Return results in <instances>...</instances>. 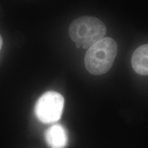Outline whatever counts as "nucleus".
Listing matches in <instances>:
<instances>
[{
	"label": "nucleus",
	"instance_id": "39448f33",
	"mask_svg": "<svg viewBox=\"0 0 148 148\" xmlns=\"http://www.w3.org/2000/svg\"><path fill=\"white\" fill-rule=\"evenodd\" d=\"M131 62L136 73L142 75H148V44L136 48L132 54Z\"/></svg>",
	"mask_w": 148,
	"mask_h": 148
},
{
	"label": "nucleus",
	"instance_id": "7ed1b4c3",
	"mask_svg": "<svg viewBox=\"0 0 148 148\" xmlns=\"http://www.w3.org/2000/svg\"><path fill=\"white\" fill-rule=\"evenodd\" d=\"M63 96L55 91H47L40 96L36 103L35 114L40 122L51 123L60 119L63 110Z\"/></svg>",
	"mask_w": 148,
	"mask_h": 148
},
{
	"label": "nucleus",
	"instance_id": "f03ea898",
	"mask_svg": "<svg viewBox=\"0 0 148 148\" xmlns=\"http://www.w3.org/2000/svg\"><path fill=\"white\" fill-rule=\"evenodd\" d=\"M106 27L99 18L93 16H82L74 20L70 25V38L76 43V47L89 48L104 38Z\"/></svg>",
	"mask_w": 148,
	"mask_h": 148
},
{
	"label": "nucleus",
	"instance_id": "f257e3e1",
	"mask_svg": "<svg viewBox=\"0 0 148 148\" xmlns=\"http://www.w3.org/2000/svg\"><path fill=\"white\" fill-rule=\"evenodd\" d=\"M116 42L104 37L88 49L85 55L86 69L92 75H102L112 67L117 53Z\"/></svg>",
	"mask_w": 148,
	"mask_h": 148
},
{
	"label": "nucleus",
	"instance_id": "423d86ee",
	"mask_svg": "<svg viewBox=\"0 0 148 148\" xmlns=\"http://www.w3.org/2000/svg\"><path fill=\"white\" fill-rule=\"evenodd\" d=\"M2 45H3V40H2V38H1V35H0V50H1Z\"/></svg>",
	"mask_w": 148,
	"mask_h": 148
},
{
	"label": "nucleus",
	"instance_id": "20e7f679",
	"mask_svg": "<svg viewBox=\"0 0 148 148\" xmlns=\"http://www.w3.org/2000/svg\"><path fill=\"white\" fill-rule=\"evenodd\" d=\"M45 138L47 145L51 148H65L68 143L66 130L59 124L52 125L47 129Z\"/></svg>",
	"mask_w": 148,
	"mask_h": 148
}]
</instances>
